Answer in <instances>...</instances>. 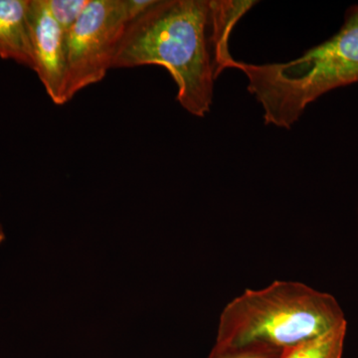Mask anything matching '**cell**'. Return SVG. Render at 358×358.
<instances>
[{
	"label": "cell",
	"instance_id": "obj_1",
	"mask_svg": "<svg viewBox=\"0 0 358 358\" xmlns=\"http://www.w3.org/2000/svg\"><path fill=\"white\" fill-rule=\"evenodd\" d=\"M253 0H155L127 28L112 69L159 65L178 86L176 100L195 117L210 112L214 85L229 67V42Z\"/></svg>",
	"mask_w": 358,
	"mask_h": 358
},
{
	"label": "cell",
	"instance_id": "obj_2",
	"mask_svg": "<svg viewBox=\"0 0 358 358\" xmlns=\"http://www.w3.org/2000/svg\"><path fill=\"white\" fill-rule=\"evenodd\" d=\"M228 69L244 73L266 124L291 129L310 103L334 89L358 83V4L346 11L338 33L301 57L268 64L233 59Z\"/></svg>",
	"mask_w": 358,
	"mask_h": 358
},
{
	"label": "cell",
	"instance_id": "obj_3",
	"mask_svg": "<svg viewBox=\"0 0 358 358\" xmlns=\"http://www.w3.org/2000/svg\"><path fill=\"white\" fill-rule=\"evenodd\" d=\"M346 324L331 294L278 280L263 289H247L225 306L213 348L265 345L285 350Z\"/></svg>",
	"mask_w": 358,
	"mask_h": 358
},
{
	"label": "cell",
	"instance_id": "obj_4",
	"mask_svg": "<svg viewBox=\"0 0 358 358\" xmlns=\"http://www.w3.org/2000/svg\"><path fill=\"white\" fill-rule=\"evenodd\" d=\"M155 0H89L67 36L66 101L99 83L112 69L127 28Z\"/></svg>",
	"mask_w": 358,
	"mask_h": 358
},
{
	"label": "cell",
	"instance_id": "obj_5",
	"mask_svg": "<svg viewBox=\"0 0 358 358\" xmlns=\"http://www.w3.org/2000/svg\"><path fill=\"white\" fill-rule=\"evenodd\" d=\"M35 71L47 95L56 105H64L68 82L67 35L49 11L46 0H30Z\"/></svg>",
	"mask_w": 358,
	"mask_h": 358
},
{
	"label": "cell",
	"instance_id": "obj_6",
	"mask_svg": "<svg viewBox=\"0 0 358 358\" xmlns=\"http://www.w3.org/2000/svg\"><path fill=\"white\" fill-rule=\"evenodd\" d=\"M30 0H0V57L33 70Z\"/></svg>",
	"mask_w": 358,
	"mask_h": 358
},
{
	"label": "cell",
	"instance_id": "obj_7",
	"mask_svg": "<svg viewBox=\"0 0 358 358\" xmlns=\"http://www.w3.org/2000/svg\"><path fill=\"white\" fill-rule=\"evenodd\" d=\"M348 324L294 348L285 350L282 358H343Z\"/></svg>",
	"mask_w": 358,
	"mask_h": 358
},
{
	"label": "cell",
	"instance_id": "obj_8",
	"mask_svg": "<svg viewBox=\"0 0 358 358\" xmlns=\"http://www.w3.org/2000/svg\"><path fill=\"white\" fill-rule=\"evenodd\" d=\"M46 3L54 20L68 36L88 6L89 0H46Z\"/></svg>",
	"mask_w": 358,
	"mask_h": 358
},
{
	"label": "cell",
	"instance_id": "obj_9",
	"mask_svg": "<svg viewBox=\"0 0 358 358\" xmlns=\"http://www.w3.org/2000/svg\"><path fill=\"white\" fill-rule=\"evenodd\" d=\"M284 350L265 345H251L227 350H214L208 358H282Z\"/></svg>",
	"mask_w": 358,
	"mask_h": 358
},
{
	"label": "cell",
	"instance_id": "obj_10",
	"mask_svg": "<svg viewBox=\"0 0 358 358\" xmlns=\"http://www.w3.org/2000/svg\"><path fill=\"white\" fill-rule=\"evenodd\" d=\"M6 237V232H4L3 227H2L1 223H0V245L3 243Z\"/></svg>",
	"mask_w": 358,
	"mask_h": 358
}]
</instances>
